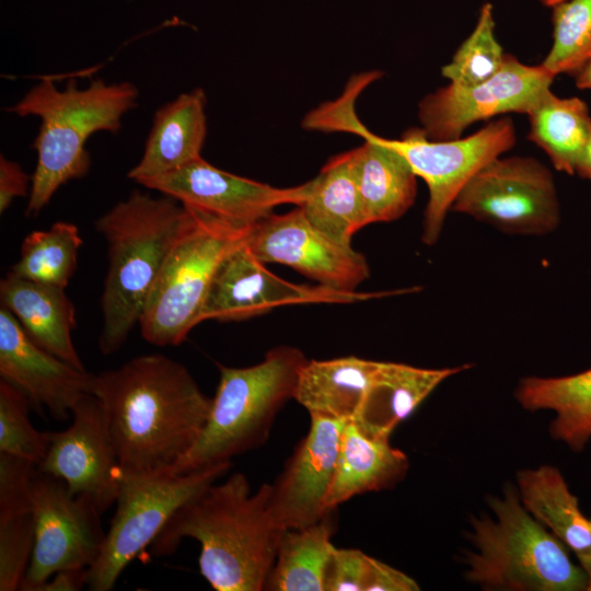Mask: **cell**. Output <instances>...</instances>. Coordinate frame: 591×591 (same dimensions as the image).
<instances>
[{
    "instance_id": "obj_1",
    "label": "cell",
    "mask_w": 591,
    "mask_h": 591,
    "mask_svg": "<svg viewBox=\"0 0 591 591\" xmlns=\"http://www.w3.org/2000/svg\"><path fill=\"white\" fill-rule=\"evenodd\" d=\"M90 393L103 409L119 467L130 472L171 470L198 440L212 403L183 364L159 354L91 374Z\"/></svg>"
},
{
    "instance_id": "obj_2",
    "label": "cell",
    "mask_w": 591,
    "mask_h": 591,
    "mask_svg": "<svg viewBox=\"0 0 591 591\" xmlns=\"http://www.w3.org/2000/svg\"><path fill=\"white\" fill-rule=\"evenodd\" d=\"M268 491L263 484L252 494L242 473L213 483L170 518L151 543L152 554L170 555L183 538H194L199 571L215 590H265L283 531L268 510Z\"/></svg>"
},
{
    "instance_id": "obj_3",
    "label": "cell",
    "mask_w": 591,
    "mask_h": 591,
    "mask_svg": "<svg viewBox=\"0 0 591 591\" xmlns=\"http://www.w3.org/2000/svg\"><path fill=\"white\" fill-rule=\"evenodd\" d=\"M194 219L192 208L170 196L135 190L96 221L108 256L101 298L102 354L120 349L139 323L169 254Z\"/></svg>"
},
{
    "instance_id": "obj_4",
    "label": "cell",
    "mask_w": 591,
    "mask_h": 591,
    "mask_svg": "<svg viewBox=\"0 0 591 591\" xmlns=\"http://www.w3.org/2000/svg\"><path fill=\"white\" fill-rule=\"evenodd\" d=\"M138 90L130 82L107 84L92 81L83 90L76 80L59 90L44 77L15 105L8 108L18 116L40 118L32 144L37 163L31 179L28 216L37 215L56 190L67 182L83 177L91 158L85 142L96 131L116 134L121 117L137 107Z\"/></svg>"
},
{
    "instance_id": "obj_5",
    "label": "cell",
    "mask_w": 591,
    "mask_h": 591,
    "mask_svg": "<svg viewBox=\"0 0 591 591\" xmlns=\"http://www.w3.org/2000/svg\"><path fill=\"white\" fill-rule=\"evenodd\" d=\"M495 518L472 519L474 551L464 558L465 577L488 590L580 591L588 576L567 546L523 506L519 491L507 487L490 498Z\"/></svg>"
},
{
    "instance_id": "obj_6",
    "label": "cell",
    "mask_w": 591,
    "mask_h": 591,
    "mask_svg": "<svg viewBox=\"0 0 591 591\" xmlns=\"http://www.w3.org/2000/svg\"><path fill=\"white\" fill-rule=\"evenodd\" d=\"M306 361L300 349L281 346L251 367L219 366L220 382L207 424L193 448L170 471L187 473L231 462L260 447L278 412L293 398Z\"/></svg>"
},
{
    "instance_id": "obj_7",
    "label": "cell",
    "mask_w": 591,
    "mask_h": 591,
    "mask_svg": "<svg viewBox=\"0 0 591 591\" xmlns=\"http://www.w3.org/2000/svg\"><path fill=\"white\" fill-rule=\"evenodd\" d=\"M193 210L194 222L169 254L139 320L142 337L155 346L179 345L199 324L218 266L251 227Z\"/></svg>"
},
{
    "instance_id": "obj_8",
    "label": "cell",
    "mask_w": 591,
    "mask_h": 591,
    "mask_svg": "<svg viewBox=\"0 0 591 591\" xmlns=\"http://www.w3.org/2000/svg\"><path fill=\"white\" fill-rule=\"evenodd\" d=\"M231 462L187 473L130 472L119 467L116 509L86 587L112 590L126 566L150 546L170 518L222 477Z\"/></svg>"
},
{
    "instance_id": "obj_9",
    "label": "cell",
    "mask_w": 591,
    "mask_h": 591,
    "mask_svg": "<svg viewBox=\"0 0 591 591\" xmlns=\"http://www.w3.org/2000/svg\"><path fill=\"white\" fill-rule=\"evenodd\" d=\"M451 211L512 235H546L560 223L553 173L530 157L490 161L462 188Z\"/></svg>"
},
{
    "instance_id": "obj_10",
    "label": "cell",
    "mask_w": 591,
    "mask_h": 591,
    "mask_svg": "<svg viewBox=\"0 0 591 591\" xmlns=\"http://www.w3.org/2000/svg\"><path fill=\"white\" fill-rule=\"evenodd\" d=\"M384 140L427 184L422 242L432 245L462 188L482 167L512 149L517 134L513 121L502 117L467 137L432 140L421 128H409L399 139Z\"/></svg>"
},
{
    "instance_id": "obj_11",
    "label": "cell",
    "mask_w": 591,
    "mask_h": 591,
    "mask_svg": "<svg viewBox=\"0 0 591 591\" xmlns=\"http://www.w3.org/2000/svg\"><path fill=\"white\" fill-rule=\"evenodd\" d=\"M35 543L22 591L35 588L61 569L89 568L97 558L105 533L101 512L85 496L37 466L31 484Z\"/></svg>"
},
{
    "instance_id": "obj_12",
    "label": "cell",
    "mask_w": 591,
    "mask_h": 591,
    "mask_svg": "<svg viewBox=\"0 0 591 591\" xmlns=\"http://www.w3.org/2000/svg\"><path fill=\"white\" fill-rule=\"evenodd\" d=\"M555 77L542 65L529 66L506 55L501 69L480 83L448 84L418 104L421 129L429 139L462 137L468 126L509 113L528 114L551 90Z\"/></svg>"
},
{
    "instance_id": "obj_13",
    "label": "cell",
    "mask_w": 591,
    "mask_h": 591,
    "mask_svg": "<svg viewBox=\"0 0 591 591\" xmlns=\"http://www.w3.org/2000/svg\"><path fill=\"white\" fill-rule=\"evenodd\" d=\"M244 242L262 263L290 266L334 290L355 292L369 277L366 257L312 225L300 207L252 224Z\"/></svg>"
},
{
    "instance_id": "obj_14",
    "label": "cell",
    "mask_w": 591,
    "mask_h": 591,
    "mask_svg": "<svg viewBox=\"0 0 591 591\" xmlns=\"http://www.w3.org/2000/svg\"><path fill=\"white\" fill-rule=\"evenodd\" d=\"M245 240V239H244ZM383 293L347 292L297 285L270 273L241 242L218 266L199 314L206 320L239 321L274 308L308 303H354Z\"/></svg>"
},
{
    "instance_id": "obj_15",
    "label": "cell",
    "mask_w": 591,
    "mask_h": 591,
    "mask_svg": "<svg viewBox=\"0 0 591 591\" xmlns=\"http://www.w3.org/2000/svg\"><path fill=\"white\" fill-rule=\"evenodd\" d=\"M72 422L48 431L49 442L37 468L61 479L70 494L88 497L103 513L116 501L119 463L103 409L91 393L71 410Z\"/></svg>"
},
{
    "instance_id": "obj_16",
    "label": "cell",
    "mask_w": 591,
    "mask_h": 591,
    "mask_svg": "<svg viewBox=\"0 0 591 591\" xmlns=\"http://www.w3.org/2000/svg\"><path fill=\"white\" fill-rule=\"evenodd\" d=\"M139 184L188 208L245 225L267 218L279 205L300 206L311 186L309 181L291 188L273 187L215 167L201 157Z\"/></svg>"
},
{
    "instance_id": "obj_17",
    "label": "cell",
    "mask_w": 591,
    "mask_h": 591,
    "mask_svg": "<svg viewBox=\"0 0 591 591\" xmlns=\"http://www.w3.org/2000/svg\"><path fill=\"white\" fill-rule=\"evenodd\" d=\"M306 436L299 442L274 484L268 510L280 530L298 529L321 520L333 482L345 421L310 415Z\"/></svg>"
},
{
    "instance_id": "obj_18",
    "label": "cell",
    "mask_w": 591,
    "mask_h": 591,
    "mask_svg": "<svg viewBox=\"0 0 591 591\" xmlns=\"http://www.w3.org/2000/svg\"><path fill=\"white\" fill-rule=\"evenodd\" d=\"M0 375L20 389L39 410L67 420L77 402L90 393L91 374L37 345L15 316L0 309Z\"/></svg>"
},
{
    "instance_id": "obj_19",
    "label": "cell",
    "mask_w": 591,
    "mask_h": 591,
    "mask_svg": "<svg viewBox=\"0 0 591 591\" xmlns=\"http://www.w3.org/2000/svg\"><path fill=\"white\" fill-rule=\"evenodd\" d=\"M470 364L428 369L379 361L378 369L352 422L369 438L390 441L394 429L445 379Z\"/></svg>"
},
{
    "instance_id": "obj_20",
    "label": "cell",
    "mask_w": 591,
    "mask_h": 591,
    "mask_svg": "<svg viewBox=\"0 0 591 591\" xmlns=\"http://www.w3.org/2000/svg\"><path fill=\"white\" fill-rule=\"evenodd\" d=\"M0 298L1 305L15 316L37 345L71 366L85 370L72 343L76 309L65 288L9 273L0 282Z\"/></svg>"
},
{
    "instance_id": "obj_21",
    "label": "cell",
    "mask_w": 591,
    "mask_h": 591,
    "mask_svg": "<svg viewBox=\"0 0 591 591\" xmlns=\"http://www.w3.org/2000/svg\"><path fill=\"white\" fill-rule=\"evenodd\" d=\"M206 102L205 92L195 89L157 111L142 158L128 177L139 183L200 158L207 135Z\"/></svg>"
},
{
    "instance_id": "obj_22",
    "label": "cell",
    "mask_w": 591,
    "mask_h": 591,
    "mask_svg": "<svg viewBox=\"0 0 591 591\" xmlns=\"http://www.w3.org/2000/svg\"><path fill=\"white\" fill-rule=\"evenodd\" d=\"M520 499L525 509L558 537L578 558L588 576L591 591V526L570 491L564 476L554 466L543 465L518 473Z\"/></svg>"
},
{
    "instance_id": "obj_23",
    "label": "cell",
    "mask_w": 591,
    "mask_h": 591,
    "mask_svg": "<svg viewBox=\"0 0 591 591\" xmlns=\"http://www.w3.org/2000/svg\"><path fill=\"white\" fill-rule=\"evenodd\" d=\"M408 466L407 456L390 441L369 438L348 421L325 506L333 510L357 495L389 489L405 476Z\"/></svg>"
},
{
    "instance_id": "obj_24",
    "label": "cell",
    "mask_w": 591,
    "mask_h": 591,
    "mask_svg": "<svg viewBox=\"0 0 591 591\" xmlns=\"http://www.w3.org/2000/svg\"><path fill=\"white\" fill-rule=\"evenodd\" d=\"M378 366L379 361L355 356L308 360L300 371L293 398L310 415L352 421Z\"/></svg>"
},
{
    "instance_id": "obj_25",
    "label": "cell",
    "mask_w": 591,
    "mask_h": 591,
    "mask_svg": "<svg viewBox=\"0 0 591 591\" xmlns=\"http://www.w3.org/2000/svg\"><path fill=\"white\" fill-rule=\"evenodd\" d=\"M515 398L528 410H552L549 431L554 439L579 452L591 439V368L554 378L526 376Z\"/></svg>"
},
{
    "instance_id": "obj_26",
    "label": "cell",
    "mask_w": 591,
    "mask_h": 591,
    "mask_svg": "<svg viewBox=\"0 0 591 591\" xmlns=\"http://www.w3.org/2000/svg\"><path fill=\"white\" fill-rule=\"evenodd\" d=\"M310 183L309 195L298 207L321 232L351 246L352 235L367 225L352 150L333 157Z\"/></svg>"
},
{
    "instance_id": "obj_27",
    "label": "cell",
    "mask_w": 591,
    "mask_h": 591,
    "mask_svg": "<svg viewBox=\"0 0 591 591\" xmlns=\"http://www.w3.org/2000/svg\"><path fill=\"white\" fill-rule=\"evenodd\" d=\"M335 510L310 525L282 531L265 590L325 591V572L334 548Z\"/></svg>"
},
{
    "instance_id": "obj_28",
    "label": "cell",
    "mask_w": 591,
    "mask_h": 591,
    "mask_svg": "<svg viewBox=\"0 0 591 591\" xmlns=\"http://www.w3.org/2000/svg\"><path fill=\"white\" fill-rule=\"evenodd\" d=\"M529 139L549 158L553 166L573 175L591 131L587 103L578 97H558L547 91L526 114Z\"/></svg>"
},
{
    "instance_id": "obj_29",
    "label": "cell",
    "mask_w": 591,
    "mask_h": 591,
    "mask_svg": "<svg viewBox=\"0 0 591 591\" xmlns=\"http://www.w3.org/2000/svg\"><path fill=\"white\" fill-rule=\"evenodd\" d=\"M81 244L77 225L69 222H56L49 230L33 231L23 240L20 258L10 273L66 289L76 271Z\"/></svg>"
},
{
    "instance_id": "obj_30",
    "label": "cell",
    "mask_w": 591,
    "mask_h": 591,
    "mask_svg": "<svg viewBox=\"0 0 591 591\" xmlns=\"http://www.w3.org/2000/svg\"><path fill=\"white\" fill-rule=\"evenodd\" d=\"M553 9V44L541 63L554 77L575 76L591 58V0H566Z\"/></svg>"
},
{
    "instance_id": "obj_31",
    "label": "cell",
    "mask_w": 591,
    "mask_h": 591,
    "mask_svg": "<svg viewBox=\"0 0 591 591\" xmlns=\"http://www.w3.org/2000/svg\"><path fill=\"white\" fill-rule=\"evenodd\" d=\"M506 54L495 36L493 5L485 3L470 36L461 44L452 60L441 73L450 83L470 86L496 74L502 67Z\"/></svg>"
},
{
    "instance_id": "obj_32",
    "label": "cell",
    "mask_w": 591,
    "mask_h": 591,
    "mask_svg": "<svg viewBox=\"0 0 591 591\" xmlns=\"http://www.w3.org/2000/svg\"><path fill=\"white\" fill-rule=\"evenodd\" d=\"M28 397L16 386L0 381V452L15 455L36 465L44 459L49 436L37 430L28 419Z\"/></svg>"
},
{
    "instance_id": "obj_33",
    "label": "cell",
    "mask_w": 591,
    "mask_h": 591,
    "mask_svg": "<svg viewBox=\"0 0 591 591\" xmlns=\"http://www.w3.org/2000/svg\"><path fill=\"white\" fill-rule=\"evenodd\" d=\"M35 520L32 509L0 517V591L20 590L32 558Z\"/></svg>"
},
{
    "instance_id": "obj_34",
    "label": "cell",
    "mask_w": 591,
    "mask_h": 591,
    "mask_svg": "<svg viewBox=\"0 0 591 591\" xmlns=\"http://www.w3.org/2000/svg\"><path fill=\"white\" fill-rule=\"evenodd\" d=\"M369 558L356 548L334 546L324 581L325 591H364Z\"/></svg>"
},
{
    "instance_id": "obj_35",
    "label": "cell",
    "mask_w": 591,
    "mask_h": 591,
    "mask_svg": "<svg viewBox=\"0 0 591 591\" xmlns=\"http://www.w3.org/2000/svg\"><path fill=\"white\" fill-rule=\"evenodd\" d=\"M417 582L406 573L382 563L369 558L368 576L364 591H417Z\"/></svg>"
},
{
    "instance_id": "obj_36",
    "label": "cell",
    "mask_w": 591,
    "mask_h": 591,
    "mask_svg": "<svg viewBox=\"0 0 591 591\" xmlns=\"http://www.w3.org/2000/svg\"><path fill=\"white\" fill-rule=\"evenodd\" d=\"M30 177L22 166L0 155V212H4L16 197L27 195Z\"/></svg>"
},
{
    "instance_id": "obj_37",
    "label": "cell",
    "mask_w": 591,
    "mask_h": 591,
    "mask_svg": "<svg viewBox=\"0 0 591 591\" xmlns=\"http://www.w3.org/2000/svg\"><path fill=\"white\" fill-rule=\"evenodd\" d=\"M88 568L61 569L38 584L34 591H78L86 586Z\"/></svg>"
},
{
    "instance_id": "obj_38",
    "label": "cell",
    "mask_w": 591,
    "mask_h": 591,
    "mask_svg": "<svg viewBox=\"0 0 591 591\" xmlns=\"http://www.w3.org/2000/svg\"><path fill=\"white\" fill-rule=\"evenodd\" d=\"M575 174L591 181V131L587 143L578 159Z\"/></svg>"
},
{
    "instance_id": "obj_39",
    "label": "cell",
    "mask_w": 591,
    "mask_h": 591,
    "mask_svg": "<svg viewBox=\"0 0 591 591\" xmlns=\"http://www.w3.org/2000/svg\"><path fill=\"white\" fill-rule=\"evenodd\" d=\"M575 78L578 89L591 91V58L577 71Z\"/></svg>"
},
{
    "instance_id": "obj_40",
    "label": "cell",
    "mask_w": 591,
    "mask_h": 591,
    "mask_svg": "<svg viewBox=\"0 0 591 591\" xmlns=\"http://www.w3.org/2000/svg\"><path fill=\"white\" fill-rule=\"evenodd\" d=\"M544 5H547V7H555L566 0H540Z\"/></svg>"
},
{
    "instance_id": "obj_41",
    "label": "cell",
    "mask_w": 591,
    "mask_h": 591,
    "mask_svg": "<svg viewBox=\"0 0 591 591\" xmlns=\"http://www.w3.org/2000/svg\"><path fill=\"white\" fill-rule=\"evenodd\" d=\"M590 526H591V519H590Z\"/></svg>"
}]
</instances>
